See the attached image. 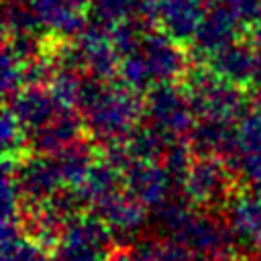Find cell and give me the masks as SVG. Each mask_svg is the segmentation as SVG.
<instances>
[{
    "label": "cell",
    "mask_w": 261,
    "mask_h": 261,
    "mask_svg": "<svg viewBox=\"0 0 261 261\" xmlns=\"http://www.w3.org/2000/svg\"><path fill=\"white\" fill-rule=\"evenodd\" d=\"M155 222L167 241L210 261H228L234 253L237 237L232 228L214 216L192 210L188 204L163 202L155 208Z\"/></svg>",
    "instance_id": "obj_1"
},
{
    "label": "cell",
    "mask_w": 261,
    "mask_h": 261,
    "mask_svg": "<svg viewBox=\"0 0 261 261\" xmlns=\"http://www.w3.org/2000/svg\"><path fill=\"white\" fill-rule=\"evenodd\" d=\"M110 241V228L100 216H75L61 232L55 261H106Z\"/></svg>",
    "instance_id": "obj_2"
},
{
    "label": "cell",
    "mask_w": 261,
    "mask_h": 261,
    "mask_svg": "<svg viewBox=\"0 0 261 261\" xmlns=\"http://www.w3.org/2000/svg\"><path fill=\"white\" fill-rule=\"evenodd\" d=\"M147 206L141 204L135 196H126L120 190L106 196L102 202L94 206L96 214L104 220V224L120 237H133L143 230L147 224Z\"/></svg>",
    "instance_id": "obj_3"
},
{
    "label": "cell",
    "mask_w": 261,
    "mask_h": 261,
    "mask_svg": "<svg viewBox=\"0 0 261 261\" xmlns=\"http://www.w3.org/2000/svg\"><path fill=\"white\" fill-rule=\"evenodd\" d=\"M226 188L228 186H226L222 171L214 165H208V163L194 167L184 181L186 196L196 206H206V208L222 202L226 196Z\"/></svg>",
    "instance_id": "obj_4"
},
{
    "label": "cell",
    "mask_w": 261,
    "mask_h": 261,
    "mask_svg": "<svg viewBox=\"0 0 261 261\" xmlns=\"http://www.w3.org/2000/svg\"><path fill=\"white\" fill-rule=\"evenodd\" d=\"M128 192L147 208H157L169 200V177L153 167H137L128 173Z\"/></svg>",
    "instance_id": "obj_5"
},
{
    "label": "cell",
    "mask_w": 261,
    "mask_h": 261,
    "mask_svg": "<svg viewBox=\"0 0 261 261\" xmlns=\"http://www.w3.org/2000/svg\"><path fill=\"white\" fill-rule=\"evenodd\" d=\"M228 226L247 245L261 234V196H241L228 204Z\"/></svg>",
    "instance_id": "obj_6"
},
{
    "label": "cell",
    "mask_w": 261,
    "mask_h": 261,
    "mask_svg": "<svg viewBox=\"0 0 261 261\" xmlns=\"http://www.w3.org/2000/svg\"><path fill=\"white\" fill-rule=\"evenodd\" d=\"M63 173L45 163H37L27 167L18 177V188L29 200H47L53 198Z\"/></svg>",
    "instance_id": "obj_7"
},
{
    "label": "cell",
    "mask_w": 261,
    "mask_h": 261,
    "mask_svg": "<svg viewBox=\"0 0 261 261\" xmlns=\"http://www.w3.org/2000/svg\"><path fill=\"white\" fill-rule=\"evenodd\" d=\"M147 253L151 255L153 261H210L206 257H200L186 247L173 243V241H163V243H145L143 245Z\"/></svg>",
    "instance_id": "obj_8"
},
{
    "label": "cell",
    "mask_w": 261,
    "mask_h": 261,
    "mask_svg": "<svg viewBox=\"0 0 261 261\" xmlns=\"http://www.w3.org/2000/svg\"><path fill=\"white\" fill-rule=\"evenodd\" d=\"M18 194L20 188L16 181H12L8 175L4 177L2 184V222H18Z\"/></svg>",
    "instance_id": "obj_9"
},
{
    "label": "cell",
    "mask_w": 261,
    "mask_h": 261,
    "mask_svg": "<svg viewBox=\"0 0 261 261\" xmlns=\"http://www.w3.org/2000/svg\"><path fill=\"white\" fill-rule=\"evenodd\" d=\"M106 261H153V259H151V255L147 253V249L141 245L135 253H130V251H116V253L108 255Z\"/></svg>",
    "instance_id": "obj_10"
},
{
    "label": "cell",
    "mask_w": 261,
    "mask_h": 261,
    "mask_svg": "<svg viewBox=\"0 0 261 261\" xmlns=\"http://www.w3.org/2000/svg\"><path fill=\"white\" fill-rule=\"evenodd\" d=\"M249 247H251V253H253V257L257 259V261H261V234H257L251 243H249Z\"/></svg>",
    "instance_id": "obj_11"
},
{
    "label": "cell",
    "mask_w": 261,
    "mask_h": 261,
    "mask_svg": "<svg viewBox=\"0 0 261 261\" xmlns=\"http://www.w3.org/2000/svg\"><path fill=\"white\" fill-rule=\"evenodd\" d=\"M43 261H49V259H43Z\"/></svg>",
    "instance_id": "obj_12"
}]
</instances>
